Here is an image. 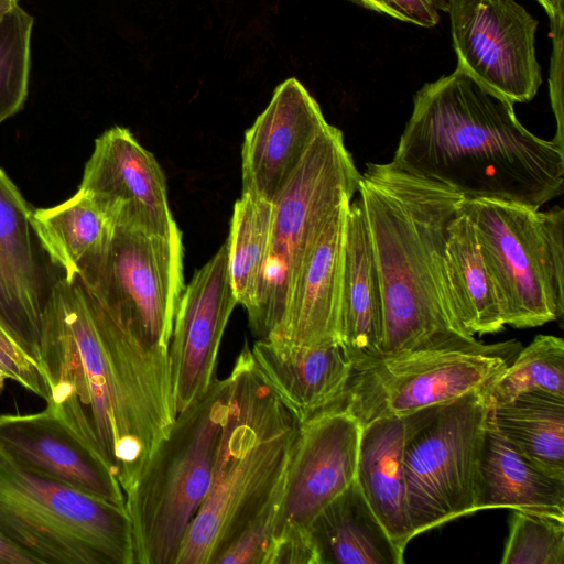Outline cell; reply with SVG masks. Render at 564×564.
Segmentation results:
<instances>
[{
  "mask_svg": "<svg viewBox=\"0 0 564 564\" xmlns=\"http://www.w3.org/2000/svg\"><path fill=\"white\" fill-rule=\"evenodd\" d=\"M33 24V17L19 4L0 17V122L26 100Z\"/></svg>",
  "mask_w": 564,
  "mask_h": 564,
  "instance_id": "cell-30",
  "label": "cell"
},
{
  "mask_svg": "<svg viewBox=\"0 0 564 564\" xmlns=\"http://www.w3.org/2000/svg\"><path fill=\"white\" fill-rule=\"evenodd\" d=\"M532 391L564 397L563 338L538 335L486 388L492 404L505 403Z\"/></svg>",
  "mask_w": 564,
  "mask_h": 564,
  "instance_id": "cell-29",
  "label": "cell"
},
{
  "mask_svg": "<svg viewBox=\"0 0 564 564\" xmlns=\"http://www.w3.org/2000/svg\"><path fill=\"white\" fill-rule=\"evenodd\" d=\"M327 123L317 101L297 79L280 84L245 133L242 194L273 204Z\"/></svg>",
  "mask_w": 564,
  "mask_h": 564,
  "instance_id": "cell-17",
  "label": "cell"
},
{
  "mask_svg": "<svg viewBox=\"0 0 564 564\" xmlns=\"http://www.w3.org/2000/svg\"><path fill=\"white\" fill-rule=\"evenodd\" d=\"M1 329V328H0ZM2 330V329H1ZM3 332V330H2ZM4 333V332H3ZM6 334V333H4Z\"/></svg>",
  "mask_w": 564,
  "mask_h": 564,
  "instance_id": "cell-41",
  "label": "cell"
},
{
  "mask_svg": "<svg viewBox=\"0 0 564 564\" xmlns=\"http://www.w3.org/2000/svg\"><path fill=\"white\" fill-rule=\"evenodd\" d=\"M19 4V0H0V17Z\"/></svg>",
  "mask_w": 564,
  "mask_h": 564,
  "instance_id": "cell-39",
  "label": "cell"
},
{
  "mask_svg": "<svg viewBox=\"0 0 564 564\" xmlns=\"http://www.w3.org/2000/svg\"><path fill=\"white\" fill-rule=\"evenodd\" d=\"M283 485L284 480L262 510L223 550L214 564H264L274 535Z\"/></svg>",
  "mask_w": 564,
  "mask_h": 564,
  "instance_id": "cell-32",
  "label": "cell"
},
{
  "mask_svg": "<svg viewBox=\"0 0 564 564\" xmlns=\"http://www.w3.org/2000/svg\"><path fill=\"white\" fill-rule=\"evenodd\" d=\"M273 205L241 194L235 203L227 238L229 273L238 304L252 310L267 258Z\"/></svg>",
  "mask_w": 564,
  "mask_h": 564,
  "instance_id": "cell-28",
  "label": "cell"
},
{
  "mask_svg": "<svg viewBox=\"0 0 564 564\" xmlns=\"http://www.w3.org/2000/svg\"><path fill=\"white\" fill-rule=\"evenodd\" d=\"M250 348L260 377L300 424L339 406L354 370L340 344L303 346L258 338Z\"/></svg>",
  "mask_w": 564,
  "mask_h": 564,
  "instance_id": "cell-20",
  "label": "cell"
},
{
  "mask_svg": "<svg viewBox=\"0 0 564 564\" xmlns=\"http://www.w3.org/2000/svg\"><path fill=\"white\" fill-rule=\"evenodd\" d=\"M391 162L464 198L540 209L564 192V149L530 132L511 101L457 67L416 91Z\"/></svg>",
  "mask_w": 564,
  "mask_h": 564,
  "instance_id": "cell-2",
  "label": "cell"
},
{
  "mask_svg": "<svg viewBox=\"0 0 564 564\" xmlns=\"http://www.w3.org/2000/svg\"><path fill=\"white\" fill-rule=\"evenodd\" d=\"M444 256L452 299L462 326L473 336L503 330L506 325L475 227L462 205L447 228Z\"/></svg>",
  "mask_w": 564,
  "mask_h": 564,
  "instance_id": "cell-25",
  "label": "cell"
},
{
  "mask_svg": "<svg viewBox=\"0 0 564 564\" xmlns=\"http://www.w3.org/2000/svg\"><path fill=\"white\" fill-rule=\"evenodd\" d=\"M366 9L419 26L432 28L440 20V11L447 0H348Z\"/></svg>",
  "mask_w": 564,
  "mask_h": 564,
  "instance_id": "cell-34",
  "label": "cell"
},
{
  "mask_svg": "<svg viewBox=\"0 0 564 564\" xmlns=\"http://www.w3.org/2000/svg\"><path fill=\"white\" fill-rule=\"evenodd\" d=\"M550 18L551 24L564 22V0H538Z\"/></svg>",
  "mask_w": 564,
  "mask_h": 564,
  "instance_id": "cell-38",
  "label": "cell"
},
{
  "mask_svg": "<svg viewBox=\"0 0 564 564\" xmlns=\"http://www.w3.org/2000/svg\"><path fill=\"white\" fill-rule=\"evenodd\" d=\"M209 490L175 564H214L282 485L300 423L257 371L246 343L229 373Z\"/></svg>",
  "mask_w": 564,
  "mask_h": 564,
  "instance_id": "cell-4",
  "label": "cell"
},
{
  "mask_svg": "<svg viewBox=\"0 0 564 564\" xmlns=\"http://www.w3.org/2000/svg\"><path fill=\"white\" fill-rule=\"evenodd\" d=\"M505 325L531 328L564 316V210L463 198Z\"/></svg>",
  "mask_w": 564,
  "mask_h": 564,
  "instance_id": "cell-7",
  "label": "cell"
},
{
  "mask_svg": "<svg viewBox=\"0 0 564 564\" xmlns=\"http://www.w3.org/2000/svg\"><path fill=\"white\" fill-rule=\"evenodd\" d=\"M490 404L484 388L403 417V468L414 536L476 512Z\"/></svg>",
  "mask_w": 564,
  "mask_h": 564,
  "instance_id": "cell-9",
  "label": "cell"
},
{
  "mask_svg": "<svg viewBox=\"0 0 564 564\" xmlns=\"http://www.w3.org/2000/svg\"><path fill=\"white\" fill-rule=\"evenodd\" d=\"M382 295L370 236L356 195L346 217L339 344L352 365L380 355Z\"/></svg>",
  "mask_w": 564,
  "mask_h": 564,
  "instance_id": "cell-21",
  "label": "cell"
},
{
  "mask_svg": "<svg viewBox=\"0 0 564 564\" xmlns=\"http://www.w3.org/2000/svg\"><path fill=\"white\" fill-rule=\"evenodd\" d=\"M0 447L44 477L126 508L124 494L108 467L47 409L0 414Z\"/></svg>",
  "mask_w": 564,
  "mask_h": 564,
  "instance_id": "cell-19",
  "label": "cell"
},
{
  "mask_svg": "<svg viewBox=\"0 0 564 564\" xmlns=\"http://www.w3.org/2000/svg\"><path fill=\"white\" fill-rule=\"evenodd\" d=\"M32 224L51 261L70 281L108 246L115 226L84 193L65 202L32 210Z\"/></svg>",
  "mask_w": 564,
  "mask_h": 564,
  "instance_id": "cell-26",
  "label": "cell"
},
{
  "mask_svg": "<svg viewBox=\"0 0 564 564\" xmlns=\"http://www.w3.org/2000/svg\"><path fill=\"white\" fill-rule=\"evenodd\" d=\"M319 564H402L400 550L364 497L356 479L311 522Z\"/></svg>",
  "mask_w": 564,
  "mask_h": 564,
  "instance_id": "cell-24",
  "label": "cell"
},
{
  "mask_svg": "<svg viewBox=\"0 0 564 564\" xmlns=\"http://www.w3.org/2000/svg\"><path fill=\"white\" fill-rule=\"evenodd\" d=\"M356 195L381 288L380 355L476 344L457 317L444 256L464 197L392 162L367 163Z\"/></svg>",
  "mask_w": 564,
  "mask_h": 564,
  "instance_id": "cell-3",
  "label": "cell"
},
{
  "mask_svg": "<svg viewBox=\"0 0 564 564\" xmlns=\"http://www.w3.org/2000/svg\"><path fill=\"white\" fill-rule=\"evenodd\" d=\"M0 534L40 564H135L124 507L44 477L1 447Z\"/></svg>",
  "mask_w": 564,
  "mask_h": 564,
  "instance_id": "cell-6",
  "label": "cell"
},
{
  "mask_svg": "<svg viewBox=\"0 0 564 564\" xmlns=\"http://www.w3.org/2000/svg\"><path fill=\"white\" fill-rule=\"evenodd\" d=\"M403 417L361 425L356 481L386 531L402 551L414 538L403 468Z\"/></svg>",
  "mask_w": 564,
  "mask_h": 564,
  "instance_id": "cell-22",
  "label": "cell"
},
{
  "mask_svg": "<svg viewBox=\"0 0 564 564\" xmlns=\"http://www.w3.org/2000/svg\"><path fill=\"white\" fill-rule=\"evenodd\" d=\"M228 390V378H216L200 398L177 413L170 433L126 494L135 563L175 564L210 487Z\"/></svg>",
  "mask_w": 564,
  "mask_h": 564,
  "instance_id": "cell-5",
  "label": "cell"
},
{
  "mask_svg": "<svg viewBox=\"0 0 564 564\" xmlns=\"http://www.w3.org/2000/svg\"><path fill=\"white\" fill-rule=\"evenodd\" d=\"M350 203L332 215L306 253L280 322L267 338L303 346L339 344L346 217Z\"/></svg>",
  "mask_w": 564,
  "mask_h": 564,
  "instance_id": "cell-18",
  "label": "cell"
},
{
  "mask_svg": "<svg viewBox=\"0 0 564 564\" xmlns=\"http://www.w3.org/2000/svg\"><path fill=\"white\" fill-rule=\"evenodd\" d=\"M31 215L0 167V328L39 364L43 323L63 273L42 247Z\"/></svg>",
  "mask_w": 564,
  "mask_h": 564,
  "instance_id": "cell-13",
  "label": "cell"
},
{
  "mask_svg": "<svg viewBox=\"0 0 564 564\" xmlns=\"http://www.w3.org/2000/svg\"><path fill=\"white\" fill-rule=\"evenodd\" d=\"M361 424L335 406L301 423L288 463L274 535L308 529L355 479Z\"/></svg>",
  "mask_w": 564,
  "mask_h": 564,
  "instance_id": "cell-15",
  "label": "cell"
},
{
  "mask_svg": "<svg viewBox=\"0 0 564 564\" xmlns=\"http://www.w3.org/2000/svg\"><path fill=\"white\" fill-rule=\"evenodd\" d=\"M492 508L564 518V480L545 474L516 451L496 430L489 410L476 511Z\"/></svg>",
  "mask_w": 564,
  "mask_h": 564,
  "instance_id": "cell-23",
  "label": "cell"
},
{
  "mask_svg": "<svg viewBox=\"0 0 564 564\" xmlns=\"http://www.w3.org/2000/svg\"><path fill=\"white\" fill-rule=\"evenodd\" d=\"M496 430L532 465L564 480V397L525 392L490 404Z\"/></svg>",
  "mask_w": 564,
  "mask_h": 564,
  "instance_id": "cell-27",
  "label": "cell"
},
{
  "mask_svg": "<svg viewBox=\"0 0 564 564\" xmlns=\"http://www.w3.org/2000/svg\"><path fill=\"white\" fill-rule=\"evenodd\" d=\"M77 278L104 311L169 348L184 291L181 231L164 237L115 227L106 249Z\"/></svg>",
  "mask_w": 564,
  "mask_h": 564,
  "instance_id": "cell-11",
  "label": "cell"
},
{
  "mask_svg": "<svg viewBox=\"0 0 564 564\" xmlns=\"http://www.w3.org/2000/svg\"><path fill=\"white\" fill-rule=\"evenodd\" d=\"M264 564H319L310 529L291 530L275 535Z\"/></svg>",
  "mask_w": 564,
  "mask_h": 564,
  "instance_id": "cell-35",
  "label": "cell"
},
{
  "mask_svg": "<svg viewBox=\"0 0 564 564\" xmlns=\"http://www.w3.org/2000/svg\"><path fill=\"white\" fill-rule=\"evenodd\" d=\"M39 365L46 409L126 496L177 415L169 348L104 311L78 278L62 276L43 323Z\"/></svg>",
  "mask_w": 564,
  "mask_h": 564,
  "instance_id": "cell-1",
  "label": "cell"
},
{
  "mask_svg": "<svg viewBox=\"0 0 564 564\" xmlns=\"http://www.w3.org/2000/svg\"><path fill=\"white\" fill-rule=\"evenodd\" d=\"M78 191L115 227L164 237L181 231L170 209L160 164L127 128L112 127L95 140Z\"/></svg>",
  "mask_w": 564,
  "mask_h": 564,
  "instance_id": "cell-14",
  "label": "cell"
},
{
  "mask_svg": "<svg viewBox=\"0 0 564 564\" xmlns=\"http://www.w3.org/2000/svg\"><path fill=\"white\" fill-rule=\"evenodd\" d=\"M553 50L550 67V100L556 120V131L552 139L564 149V120H563V40L564 22L551 24Z\"/></svg>",
  "mask_w": 564,
  "mask_h": 564,
  "instance_id": "cell-36",
  "label": "cell"
},
{
  "mask_svg": "<svg viewBox=\"0 0 564 564\" xmlns=\"http://www.w3.org/2000/svg\"><path fill=\"white\" fill-rule=\"evenodd\" d=\"M522 348L517 340L379 355L354 366L339 404L361 425L404 417L487 388Z\"/></svg>",
  "mask_w": 564,
  "mask_h": 564,
  "instance_id": "cell-10",
  "label": "cell"
},
{
  "mask_svg": "<svg viewBox=\"0 0 564 564\" xmlns=\"http://www.w3.org/2000/svg\"><path fill=\"white\" fill-rule=\"evenodd\" d=\"M228 259L226 240L194 273L175 312L169 356L177 413L200 398L216 379L221 338L238 304Z\"/></svg>",
  "mask_w": 564,
  "mask_h": 564,
  "instance_id": "cell-16",
  "label": "cell"
},
{
  "mask_svg": "<svg viewBox=\"0 0 564 564\" xmlns=\"http://www.w3.org/2000/svg\"><path fill=\"white\" fill-rule=\"evenodd\" d=\"M0 370L7 379L46 400L47 386L39 364L0 329Z\"/></svg>",
  "mask_w": 564,
  "mask_h": 564,
  "instance_id": "cell-33",
  "label": "cell"
},
{
  "mask_svg": "<svg viewBox=\"0 0 564 564\" xmlns=\"http://www.w3.org/2000/svg\"><path fill=\"white\" fill-rule=\"evenodd\" d=\"M501 564H564V518L513 510Z\"/></svg>",
  "mask_w": 564,
  "mask_h": 564,
  "instance_id": "cell-31",
  "label": "cell"
},
{
  "mask_svg": "<svg viewBox=\"0 0 564 564\" xmlns=\"http://www.w3.org/2000/svg\"><path fill=\"white\" fill-rule=\"evenodd\" d=\"M30 553L0 534V564H37Z\"/></svg>",
  "mask_w": 564,
  "mask_h": 564,
  "instance_id": "cell-37",
  "label": "cell"
},
{
  "mask_svg": "<svg viewBox=\"0 0 564 564\" xmlns=\"http://www.w3.org/2000/svg\"><path fill=\"white\" fill-rule=\"evenodd\" d=\"M360 172L343 132L327 123L273 205L270 243L249 326L267 338L283 314L299 268L332 215L357 194Z\"/></svg>",
  "mask_w": 564,
  "mask_h": 564,
  "instance_id": "cell-8",
  "label": "cell"
},
{
  "mask_svg": "<svg viewBox=\"0 0 564 564\" xmlns=\"http://www.w3.org/2000/svg\"><path fill=\"white\" fill-rule=\"evenodd\" d=\"M7 376L0 370V394L4 388Z\"/></svg>",
  "mask_w": 564,
  "mask_h": 564,
  "instance_id": "cell-40",
  "label": "cell"
},
{
  "mask_svg": "<svg viewBox=\"0 0 564 564\" xmlns=\"http://www.w3.org/2000/svg\"><path fill=\"white\" fill-rule=\"evenodd\" d=\"M457 68L513 105L542 83L538 21L514 0H447Z\"/></svg>",
  "mask_w": 564,
  "mask_h": 564,
  "instance_id": "cell-12",
  "label": "cell"
}]
</instances>
